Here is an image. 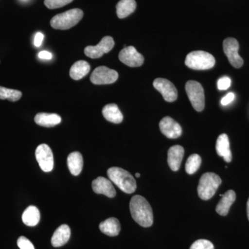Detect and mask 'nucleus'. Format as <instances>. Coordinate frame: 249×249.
<instances>
[{
  "label": "nucleus",
  "instance_id": "cd10ccee",
  "mask_svg": "<svg viewBox=\"0 0 249 249\" xmlns=\"http://www.w3.org/2000/svg\"><path fill=\"white\" fill-rule=\"evenodd\" d=\"M73 0H45V4L49 9L61 8L70 4Z\"/></svg>",
  "mask_w": 249,
  "mask_h": 249
},
{
  "label": "nucleus",
  "instance_id": "7c9ffc66",
  "mask_svg": "<svg viewBox=\"0 0 249 249\" xmlns=\"http://www.w3.org/2000/svg\"><path fill=\"white\" fill-rule=\"evenodd\" d=\"M231 80L227 76L219 78L217 81V88L219 90H227L230 88Z\"/></svg>",
  "mask_w": 249,
  "mask_h": 249
},
{
  "label": "nucleus",
  "instance_id": "423d86ee",
  "mask_svg": "<svg viewBox=\"0 0 249 249\" xmlns=\"http://www.w3.org/2000/svg\"><path fill=\"white\" fill-rule=\"evenodd\" d=\"M187 96L191 101L192 106L196 111L204 110L205 96L204 88L200 83L194 80H190L186 84Z\"/></svg>",
  "mask_w": 249,
  "mask_h": 249
},
{
  "label": "nucleus",
  "instance_id": "f3484780",
  "mask_svg": "<svg viewBox=\"0 0 249 249\" xmlns=\"http://www.w3.org/2000/svg\"><path fill=\"white\" fill-rule=\"evenodd\" d=\"M71 229L67 224H62L54 232L52 238V245L54 247H60L65 245L70 240Z\"/></svg>",
  "mask_w": 249,
  "mask_h": 249
},
{
  "label": "nucleus",
  "instance_id": "a211bd4d",
  "mask_svg": "<svg viewBox=\"0 0 249 249\" xmlns=\"http://www.w3.org/2000/svg\"><path fill=\"white\" fill-rule=\"evenodd\" d=\"M222 199L218 203L217 207H216V212L222 216H227L229 213L231 206L235 202L236 199V194L235 191L230 190L228 191L225 194L221 195Z\"/></svg>",
  "mask_w": 249,
  "mask_h": 249
},
{
  "label": "nucleus",
  "instance_id": "393cba45",
  "mask_svg": "<svg viewBox=\"0 0 249 249\" xmlns=\"http://www.w3.org/2000/svg\"><path fill=\"white\" fill-rule=\"evenodd\" d=\"M136 8L137 2L135 0H121L116 5V14L118 17L123 19L132 14Z\"/></svg>",
  "mask_w": 249,
  "mask_h": 249
},
{
  "label": "nucleus",
  "instance_id": "c756f323",
  "mask_svg": "<svg viewBox=\"0 0 249 249\" xmlns=\"http://www.w3.org/2000/svg\"><path fill=\"white\" fill-rule=\"evenodd\" d=\"M17 244L20 249H35L32 242L24 236H21L18 238Z\"/></svg>",
  "mask_w": 249,
  "mask_h": 249
},
{
  "label": "nucleus",
  "instance_id": "4be33fe9",
  "mask_svg": "<svg viewBox=\"0 0 249 249\" xmlns=\"http://www.w3.org/2000/svg\"><path fill=\"white\" fill-rule=\"evenodd\" d=\"M67 165L71 175L78 176L83 170V156L78 152H72L67 158Z\"/></svg>",
  "mask_w": 249,
  "mask_h": 249
},
{
  "label": "nucleus",
  "instance_id": "2eb2a0df",
  "mask_svg": "<svg viewBox=\"0 0 249 249\" xmlns=\"http://www.w3.org/2000/svg\"><path fill=\"white\" fill-rule=\"evenodd\" d=\"M184 149L181 145H174L168 152V163L173 171H178L181 166Z\"/></svg>",
  "mask_w": 249,
  "mask_h": 249
},
{
  "label": "nucleus",
  "instance_id": "412c9836",
  "mask_svg": "<svg viewBox=\"0 0 249 249\" xmlns=\"http://www.w3.org/2000/svg\"><path fill=\"white\" fill-rule=\"evenodd\" d=\"M103 115L106 120L113 124H121L124 120V116L116 104H108L103 109Z\"/></svg>",
  "mask_w": 249,
  "mask_h": 249
},
{
  "label": "nucleus",
  "instance_id": "c9c22d12",
  "mask_svg": "<svg viewBox=\"0 0 249 249\" xmlns=\"http://www.w3.org/2000/svg\"><path fill=\"white\" fill-rule=\"evenodd\" d=\"M135 176H136V178H140L141 175L139 173H136Z\"/></svg>",
  "mask_w": 249,
  "mask_h": 249
},
{
  "label": "nucleus",
  "instance_id": "473e14b6",
  "mask_svg": "<svg viewBox=\"0 0 249 249\" xmlns=\"http://www.w3.org/2000/svg\"><path fill=\"white\" fill-rule=\"evenodd\" d=\"M44 40V35L42 33L38 32L36 34L35 38H34V45L37 47H40L42 45V41Z\"/></svg>",
  "mask_w": 249,
  "mask_h": 249
},
{
  "label": "nucleus",
  "instance_id": "a878e982",
  "mask_svg": "<svg viewBox=\"0 0 249 249\" xmlns=\"http://www.w3.org/2000/svg\"><path fill=\"white\" fill-rule=\"evenodd\" d=\"M22 93L18 90L9 89L0 86V99L9 100L11 102H16L22 97Z\"/></svg>",
  "mask_w": 249,
  "mask_h": 249
},
{
  "label": "nucleus",
  "instance_id": "b1692460",
  "mask_svg": "<svg viewBox=\"0 0 249 249\" xmlns=\"http://www.w3.org/2000/svg\"><path fill=\"white\" fill-rule=\"evenodd\" d=\"M22 218L23 222L28 227H35L40 222V211L36 206H29L23 213Z\"/></svg>",
  "mask_w": 249,
  "mask_h": 249
},
{
  "label": "nucleus",
  "instance_id": "f03ea898",
  "mask_svg": "<svg viewBox=\"0 0 249 249\" xmlns=\"http://www.w3.org/2000/svg\"><path fill=\"white\" fill-rule=\"evenodd\" d=\"M108 178L119 189L127 194H132L137 189V182L127 170L112 167L107 170Z\"/></svg>",
  "mask_w": 249,
  "mask_h": 249
},
{
  "label": "nucleus",
  "instance_id": "f704fd0d",
  "mask_svg": "<svg viewBox=\"0 0 249 249\" xmlns=\"http://www.w3.org/2000/svg\"><path fill=\"white\" fill-rule=\"evenodd\" d=\"M247 217H248L249 220V198L248 201H247Z\"/></svg>",
  "mask_w": 249,
  "mask_h": 249
},
{
  "label": "nucleus",
  "instance_id": "20e7f679",
  "mask_svg": "<svg viewBox=\"0 0 249 249\" xmlns=\"http://www.w3.org/2000/svg\"><path fill=\"white\" fill-rule=\"evenodd\" d=\"M222 183L221 178L213 173H206L201 176L197 187L198 196L203 200L211 199Z\"/></svg>",
  "mask_w": 249,
  "mask_h": 249
},
{
  "label": "nucleus",
  "instance_id": "6ab92c4d",
  "mask_svg": "<svg viewBox=\"0 0 249 249\" xmlns=\"http://www.w3.org/2000/svg\"><path fill=\"white\" fill-rule=\"evenodd\" d=\"M99 229L103 233L110 237L119 235L121 231V224L115 217H110L103 221L99 225Z\"/></svg>",
  "mask_w": 249,
  "mask_h": 249
},
{
  "label": "nucleus",
  "instance_id": "2f4dec72",
  "mask_svg": "<svg viewBox=\"0 0 249 249\" xmlns=\"http://www.w3.org/2000/svg\"><path fill=\"white\" fill-rule=\"evenodd\" d=\"M235 98V94L233 93H229L227 96H224L221 101L222 106H227L230 104Z\"/></svg>",
  "mask_w": 249,
  "mask_h": 249
},
{
  "label": "nucleus",
  "instance_id": "72a5a7b5",
  "mask_svg": "<svg viewBox=\"0 0 249 249\" xmlns=\"http://www.w3.org/2000/svg\"><path fill=\"white\" fill-rule=\"evenodd\" d=\"M38 58L41 60H51L52 58V54L47 51H42L38 53Z\"/></svg>",
  "mask_w": 249,
  "mask_h": 249
},
{
  "label": "nucleus",
  "instance_id": "4468645a",
  "mask_svg": "<svg viewBox=\"0 0 249 249\" xmlns=\"http://www.w3.org/2000/svg\"><path fill=\"white\" fill-rule=\"evenodd\" d=\"M92 189L96 194L104 195L108 197H114L116 195L115 188L113 186L110 180L103 177H98L93 180Z\"/></svg>",
  "mask_w": 249,
  "mask_h": 249
},
{
  "label": "nucleus",
  "instance_id": "9d476101",
  "mask_svg": "<svg viewBox=\"0 0 249 249\" xmlns=\"http://www.w3.org/2000/svg\"><path fill=\"white\" fill-rule=\"evenodd\" d=\"M114 41L110 36L103 37L96 46H88L85 49V54L90 58L97 59L105 53H109L114 47Z\"/></svg>",
  "mask_w": 249,
  "mask_h": 249
},
{
  "label": "nucleus",
  "instance_id": "c85d7f7f",
  "mask_svg": "<svg viewBox=\"0 0 249 249\" xmlns=\"http://www.w3.org/2000/svg\"><path fill=\"white\" fill-rule=\"evenodd\" d=\"M190 249H214V246L209 240H198L191 245Z\"/></svg>",
  "mask_w": 249,
  "mask_h": 249
},
{
  "label": "nucleus",
  "instance_id": "0eeeda50",
  "mask_svg": "<svg viewBox=\"0 0 249 249\" xmlns=\"http://www.w3.org/2000/svg\"><path fill=\"white\" fill-rule=\"evenodd\" d=\"M119 73L115 70L101 66L95 69L90 76V80L94 85H109L115 83Z\"/></svg>",
  "mask_w": 249,
  "mask_h": 249
},
{
  "label": "nucleus",
  "instance_id": "5701e85b",
  "mask_svg": "<svg viewBox=\"0 0 249 249\" xmlns=\"http://www.w3.org/2000/svg\"><path fill=\"white\" fill-rule=\"evenodd\" d=\"M90 65L85 60L75 62L70 69V75L72 79L78 80L84 78L89 73Z\"/></svg>",
  "mask_w": 249,
  "mask_h": 249
},
{
  "label": "nucleus",
  "instance_id": "bb28decb",
  "mask_svg": "<svg viewBox=\"0 0 249 249\" xmlns=\"http://www.w3.org/2000/svg\"><path fill=\"white\" fill-rule=\"evenodd\" d=\"M201 163V158L200 156L193 154L188 157L186 163V171L188 175H193L196 173Z\"/></svg>",
  "mask_w": 249,
  "mask_h": 249
},
{
  "label": "nucleus",
  "instance_id": "aec40b11",
  "mask_svg": "<svg viewBox=\"0 0 249 249\" xmlns=\"http://www.w3.org/2000/svg\"><path fill=\"white\" fill-rule=\"evenodd\" d=\"M35 122L42 127H51L57 125L61 123V117L56 114L38 113L35 116Z\"/></svg>",
  "mask_w": 249,
  "mask_h": 249
},
{
  "label": "nucleus",
  "instance_id": "dca6fc26",
  "mask_svg": "<svg viewBox=\"0 0 249 249\" xmlns=\"http://www.w3.org/2000/svg\"><path fill=\"white\" fill-rule=\"evenodd\" d=\"M216 151L219 157H224L225 161L230 163L232 160V153L230 149V142L227 134H222L216 142Z\"/></svg>",
  "mask_w": 249,
  "mask_h": 249
},
{
  "label": "nucleus",
  "instance_id": "ddd939ff",
  "mask_svg": "<svg viewBox=\"0 0 249 249\" xmlns=\"http://www.w3.org/2000/svg\"><path fill=\"white\" fill-rule=\"evenodd\" d=\"M160 132L168 139H178L182 134V128L170 116H165L160 123Z\"/></svg>",
  "mask_w": 249,
  "mask_h": 249
},
{
  "label": "nucleus",
  "instance_id": "f257e3e1",
  "mask_svg": "<svg viewBox=\"0 0 249 249\" xmlns=\"http://www.w3.org/2000/svg\"><path fill=\"white\" fill-rule=\"evenodd\" d=\"M131 214L137 224L142 227H150L153 224L151 206L142 196H135L129 203Z\"/></svg>",
  "mask_w": 249,
  "mask_h": 249
},
{
  "label": "nucleus",
  "instance_id": "1a4fd4ad",
  "mask_svg": "<svg viewBox=\"0 0 249 249\" xmlns=\"http://www.w3.org/2000/svg\"><path fill=\"white\" fill-rule=\"evenodd\" d=\"M36 157L41 169L45 173L52 171L53 168V152L48 145L40 144L36 150Z\"/></svg>",
  "mask_w": 249,
  "mask_h": 249
},
{
  "label": "nucleus",
  "instance_id": "9b49d317",
  "mask_svg": "<svg viewBox=\"0 0 249 249\" xmlns=\"http://www.w3.org/2000/svg\"><path fill=\"white\" fill-rule=\"evenodd\" d=\"M154 87L160 91L167 102H174L178 99V90L173 83L165 78H157L154 80Z\"/></svg>",
  "mask_w": 249,
  "mask_h": 249
},
{
  "label": "nucleus",
  "instance_id": "6e6552de",
  "mask_svg": "<svg viewBox=\"0 0 249 249\" xmlns=\"http://www.w3.org/2000/svg\"><path fill=\"white\" fill-rule=\"evenodd\" d=\"M223 49L231 65L235 68H240L244 64L243 59L239 55V43L233 37H228L223 42Z\"/></svg>",
  "mask_w": 249,
  "mask_h": 249
},
{
  "label": "nucleus",
  "instance_id": "39448f33",
  "mask_svg": "<svg viewBox=\"0 0 249 249\" xmlns=\"http://www.w3.org/2000/svg\"><path fill=\"white\" fill-rule=\"evenodd\" d=\"M185 64L192 70H207L214 66L215 59L208 52L196 51L187 55Z\"/></svg>",
  "mask_w": 249,
  "mask_h": 249
},
{
  "label": "nucleus",
  "instance_id": "7ed1b4c3",
  "mask_svg": "<svg viewBox=\"0 0 249 249\" xmlns=\"http://www.w3.org/2000/svg\"><path fill=\"white\" fill-rule=\"evenodd\" d=\"M83 17V12L79 9L69 10L56 15L51 19V26L55 29L67 30L76 26Z\"/></svg>",
  "mask_w": 249,
  "mask_h": 249
},
{
  "label": "nucleus",
  "instance_id": "f8f14e48",
  "mask_svg": "<svg viewBox=\"0 0 249 249\" xmlns=\"http://www.w3.org/2000/svg\"><path fill=\"white\" fill-rule=\"evenodd\" d=\"M119 58L121 62L130 67H141L144 62L143 56L132 46L122 49Z\"/></svg>",
  "mask_w": 249,
  "mask_h": 249
}]
</instances>
